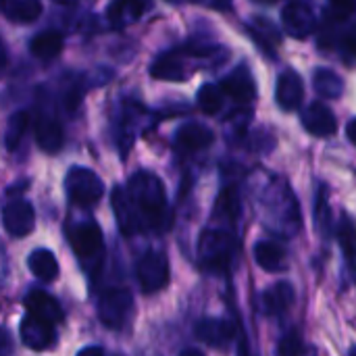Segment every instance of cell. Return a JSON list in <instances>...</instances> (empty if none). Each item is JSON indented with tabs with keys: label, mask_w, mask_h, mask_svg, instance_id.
<instances>
[{
	"label": "cell",
	"mask_w": 356,
	"mask_h": 356,
	"mask_svg": "<svg viewBox=\"0 0 356 356\" xmlns=\"http://www.w3.org/2000/svg\"><path fill=\"white\" fill-rule=\"evenodd\" d=\"M338 242L342 246V254L346 259L350 275L356 282V223L348 215H342L338 223Z\"/></svg>",
	"instance_id": "7402d4cb"
},
{
	"label": "cell",
	"mask_w": 356,
	"mask_h": 356,
	"mask_svg": "<svg viewBox=\"0 0 356 356\" xmlns=\"http://www.w3.org/2000/svg\"><path fill=\"white\" fill-rule=\"evenodd\" d=\"M111 202L117 223L125 236L165 229L169 223L165 186L159 175L150 171H138L129 177L127 188H115Z\"/></svg>",
	"instance_id": "6da1fadb"
},
{
	"label": "cell",
	"mask_w": 356,
	"mask_h": 356,
	"mask_svg": "<svg viewBox=\"0 0 356 356\" xmlns=\"http://www.w3.org/2000/svg\"><path fill=\"white\" fill-rule=\"evenodd\" d=\"M294 300H296V292L288 282H280L263 294V305L269 315L286 313L294 305Z\"/></svg>",
	"instance_id": "ffe728a7"
},
{
	"label": "cell",
	"mask_w": 356,
	"mask_h": 356,
	"mask_svg": "<svg viewBox=\"0 0 356 356\" xmlns=\"http://www.w3.org/2000/svg\"><path fill=\"white\" fill-rule=\"evenodd\" d=\"M215 209L223 219H234L236 213H238V196H236V192L234 190H223Z\"/></svg>",
	"instance_id": "4dcf8cb0"
},
{
	"label": "cell",
	"mask_w": 356,
	"mask_h": 356,
	"mask_svg": "<svg viewBox=\"0 0 356 356\" xmlns=\"http://www.w3.org/2000/svg\"><path fill=\"white\" fill-rule=\"evenodd\" d=\"M23 307H25L27 315H31L40 321H46L50 325H58L65 319V313H63V307L58 305V300L42 290L29 292L23 300Z\"/></svg>",
	"instance_id": "7c38bea8"
},
{
	"label": "cell",
	"mask_w": 356,
	"mask_h": 356,
	"mask_svg": "<svg viewBox=\"0 0 356 356\" xmlns=\"http://www.w3.org/2000/svg\"><path fill=\"white\" fill-rule=\"evenodd\" d=\"M19 338L23 342V346L35 350V353H42V350H48L50 346L56 344V332H54V325L46 323V321H40L31 315H25L19 323Z\"/></svg>",
	"instance_id": "ba28073f"
},
{
	"label": "cell",
	"mask_w": 356,
	"mask_h": 356,
	"mask_svg": "<svg viewBox=\"0 0 356 356\" xmlns=\"http://www.w3.org/2000/svg\"><path fill=\"white\" fill-rule=\"evenodd\" d=\"M194 334L209 346H225L234 338V325L225 319H200Z\"/></svg>",
	"instance_id": "e0dca14e"
},
{
	"label": "cell",
	"mask_w": 356,
	"mask_h": 356,
	"mask_svg": "<svg viewBox=\"0 0 356 356\" xmlns=\"http://www.w3.org/2000/svg\"><path fill=\"white\" fill-rule=\"evenodd\" d=\"M248 29H250L252 38L265 48V52H273V48L282 42V35H280L277 27L269 19H265L263 15H254Z\"/></svg>",
	"instance_id": "d4e9b609"
},
{
	"label": "cell",
	"mask_w": 356,
	"mask_h": 356,
	"mask_svg": "<svg viewBox=\"0 0 356 356\" xmlns=\"http://www.w3.org/2000/svg\"><path fill=\"white\" fill-rule=\"evenodd\" d=\"M29 125V115L27 111H17L8 117L6 127H4V148L6 150H17V146L21 144L25 131Z\"/></svg>",
	"instance_id": "4316f807"
},
{
	"label": "cell",
	"mask_w": 356,
	"mask_h": 356,
	"mask_svg": "<svg viewBox=\"0 0 356 356\" xmlns=\"http://www.w3.org/2000/svg\"><path fill=\"white\" fill-rule=\"evenodd\" d=\"M346 136H348V140L356 146V119H353V121L346 125Z\"/></svg>",
	"instance_id": "e575fe53"
},
{
	"label": "cell",
	"mask_w": 356,
	"mask_h": 356,
	"mask_svg": "<svg viewBox=\"0 0 356 356\" xmlns=\"http://www.w3.org/2000/svg\"><path fill=\"white\" fill-rule=\"evenodd\" d=\"M196 102L204 115H217L223 106V90L215 83H204L196 94Z\"/></svg>",
	"instance_id": "83f0119b"
},
{
	"label": "cell",
	"mask_w": 356,
	"mask_h": 356,
	"mask_svg": "<svg viewBox=\"0 0 356 356\" xmlns=\"http://www.w3.org/2000/svg\"><path fill=\"white\" fill-rule=\"evenodd\" d=\"M302 125L311 136H317V138H330L338 129L336 115L332 113V108L327 104H323L319 100L311 102L302 111Z\"/></svg>",
	"instance_id": "8fae6325"
},
{
	"label": "cell",
	"mask_w": 356,
	"mask_h": 356,
	"mask_svg": "<svg viewBox=\"0 0 356 356\" xmlns=\"http://www.w3.org/2000/svg\"><path fill=\"white\" fill-rule=\"evenodd\" d=\"M134 311V296L127 288H111L100 294L98 319L108 330H121Z\"/></svg>",
	"instance_id": "3957f363"
},
{
	"label": "cell",
	"mask_w": 356,
	"mask_h": 356,
	"mask_svg": "<svg viewBox=\"0 0 356 356\" xmlns=\"http://www.w3.org/2000/svg\"><path fill=\"white\" fill-rule=\"evenodd\" d=\"M77 356H104L102 353V348H98V346H88V348H81Z\"/></svg>",
	"instance_id": "836d02e7"
},
{
	"label": "cell",
	"mask_w": 356,
	"mask_h": 356,
	"mask_svg": "<svg viewBox=\"0 0 356 356\" xmlns=\"http://www.w3.org/2000/svg\"><path fill=\"white\" fill-rule=\"evenodd\" d=\"M67 238L75 257L86 265L98 263L102 259V232L94 221H83L69 227Z\"/></svg>",
	"instance_id": "277c9868"
},
{
	"label": "cell",
	"mask_w": 356,
	"mask_h": 356,
	"mask_svg": "<svg viewBox=\"0 0 356 356\" xmlns=\"http://www.w3.org/2000/svg\"><path fill=\"white\" fill-rule=\"evenodd\" d=\"M35 142L44 152H58L65 144V129L60 121L52 115H38L35 125H33Z\"/></svg>",
	"instance_id": "5bb4252c"
},
{
	"label": "cell",
	"mask_w": 356,
	"mask_h": 356,
	"mask_svg": "<svg viewBox=\"0 0 356 356\" xmlns=\"http://www.w3.org/2000/svg\"><path fill=\"white\" fill-rule=\"evenodd\" d=\"M136 277L144 294H154L169 284V259L159 250H148L136 265Z\"/></svg>",
	"instance_id": "5b68a950"
},
{
	"label": "cell",
	"mask_w": 356,
	"mask_h": 356,
	"mask_svg": "<svg viewBox=\"0 0 356 356\" xmlns=\"http://www.w3.org/2000/svg\"><path fill=\"white\" fill-rule=\"evenodd\" d=\"M65 190L73 204L77 207H92L104 194L102 179L86 167H71L65 175Z\"/></svg>",
	"instance_id": "7a4b0ae2"
},
{
	"label": "cell",
	"mask_w": 356,
	"mask_h": 356,
	"mask_svg": "<svg viewBox=\"0 0 356 356\" xmlns=\"http://www.w3.org/2000/svg\"><path fill=\"white\" fill-rule=\"evenodd\" d=\"M305 98V83L302 77L294 69H286L277 77L275 86V100L284 111H296Z\"/></svg>",
	"instance_id": "4fadbf2b"
},
{
	"label": "cell",
	"mask_w": 356,
	"mask_h": 356,
	"mask_svg": "<svg viewBox=\"0 0 356 356\" xmlns=\"http://www.w3.org/2000/svg\"><path fill=\"white\" fill-rule=\"evenodd\" d=\"M27 267L29 271L40 280V282H54L58 277V261L56 257L46 250V248H38L27 257Z\"/></svg>",
	"instance_id": "d6986e66"
},
{
	"label": "cell",
	"mask_w": 356,
	"mask_h": 356,
	"mask_svg": "<svg viewBox=\"0 0 356 356\" xmlns=\"http://www.w3.org/2000/svg\"><path fill=\"white\" fill-rule=\"evenodd\" d=\"M144 8H146L144 2H113V4H108L106 15L115 27H125V25L138 21L140 15L144 13Z\"/></svg>",
	"instance_id": "484cf974"
},
{
	"label": "cell",
	"mask_w": 356,
	"mask_h": 356,
	"mask_svg": "<svg viewBox=\"0 0 356 356\" xmlns=\"http://www.w3.org/2000/svg\"><path fill=\"white\" fill-rule=\"evenodd\" d=\"M63 46H65V38L56 29H44L38 35H33V40L29 42L31 54L40 60H50V58L58 56Z\"/></svg>",
	"instance_id": "ac0fdd59"
},
{
	"label": "cell",
	"mask_w": 356,
	"mask_h": 356,
	"mask_svg": "<svg viewBox=\"0 0 356 356\" xmlns=\"http://www.w3.org/2000/svg\"><path fill=\"white\" fill-rule=\"evenodd\" d=\"M219 88H221L227 96H232V98H236V100H240V102H248V100H252V98L257 96L254 79H252V75L248 73V69H246L244 65L238 67L236 71H232L229 75H225V77L219 81Z\"/></svg>",
	"instance_id": "2e32d148"
},
{
	"label": "cell",
	"mask_w": 356,
	"mask_h": 356,
	"mask_svg": "<svg viewBox=\"0 0 356 356\" xmlns=\"http://www.w3.org/2000/svg\"><path fill=\"white\" fill-rule=\"evenodd\" d=\"M6 19L15 23H31L42 15V2L38 0H6L2 4Z\"/></svg>",
	"instance_id": "cb8c5ba5"
},
{
	"label": "cell",
	"mask_w": 356,
	"mask_h": 356,
	"mask_svg": "<svg viewBox=\"0 0 356 356\" xmlns=\"http://www.w3.org/2000/svg\"><path fill=\"white\" fill-rule=\"evenodd\" d=\"M179 356H204L200 350H196V348H186V350H181Z\"/></svg>",
	"instance_id": "d590c367"
},
{
	"label": "cell",
	"mask_w": 356,
	"mask_h": 356,
	"mask_svg": "<svg viewBox=\"0 0 356 356\" xmlns=\"http://www.w3.org/2000/svg\"><path fill=\"white\" fill-rule=\"evenodd\" d=\"M2 223L13 238H25L35 227V211L27 200H8L2 209Z\"/></svg>",
	"instance_id": "52a82bcc"
},
{
	"label": "cell",
	"mask_w": 356,
	"mask_h": 356,
	"mask_svg": "<svg viewBox=\"0 0 356 356\" xmlns=\"http://www.w3.org/2000/svg\"><path fill=\"white\" fill-rule=\"evenodd\" d=\"M188 56L181 54L179 48L163 52L154 58L150 65V75L156 79H167V81H181L192 75V69H188Z\"/></svg>",
	"instance_id": "30bf717a"
},
{
	"label": "cell",
	"mask_w": 356,
	"mask_h": 356,
	"mask_svg": "<svg viewBox=\"0 0 356 356\" xmlns=\"http://www.w3.org/2000/svg\"><path fill=\"white\" fill-rule=\"evenodd\" d=\"M315 219L319 223L321 229H327L330 225V217H327V200H325V188H321V194L317 198V204H315Z\"/></svg>",
	"instance_id": "1f68e13d"
},
{
	"label": "cell",
	"mask_w": 356,
	"mask_h": 356,
	"mask_svg": "<svg viewBox=\"0 0 356 356\" xmlns=\"http://www.w3.org/2000/svg\"><path fill=\"white\" fill-rule=\"evenodd\" d=\"M234 240L227 232L207 229L198 242V257L202 267L207 269H223L232 261Z\"/></svg>",
	"instance_id": "8992f818"
},
{
	"label": "cell",
	"mask_w": 356,
	"mask_h": 356,
	"mask_svg": "<svg viewBox=\"0 0 356 356\" xmlns=\"http://www.w3.org/2000/svg\"><path fill=\"white\" fill-rule=\"evenodd\" d=\"M215 134L211 127L202 125V123H186L177 129L175 134V148L179 152H198L204 150L213 144Z\"/></svg>",
	"instance_id": "9a60e30c"
},
{
	"label": "cell",
	"mask_w": 356,
	"mask_h": 356,
	"mask_svg": "<svg viewBox=\"0 0 356 356\" xmlns=\"http://www.w3.org/2000/svg\"><path fill=\"white\" fill-rule=\"evenodd\" d=\"M302 353H305V342H302L300 332H296V330L288 332L277 344L280 356H302Z\"/></svg>",
	"instance_id": "f1b7e54d"
},
{
	"label": "cell",
	"mask_w": 356,
	"mask_h": 356,
	"mask_svg": "<svg viewBox=\"0 0 356 356\" xmlns=\"http://www.w3.org/2000/svg\"><path fill=\"white\" fill-rule=\"evenodd\" d=\"M350 356H356V348H355V350H353V353H350Z\"/></svg>",
	"instance_id": "74e56055"
},
{
	"label": "cell",
	"mask_w": 356,
	"mask_h": 356,
	"mask_svg": "<svg viewBox=\"0 0 356 356\" xmlns=\"http://www.w3.org/2000/svg\"><path fill=\"white\" fill-rule=\"evenodd\" d=\"M254 261L259 263L261 269L275 273L282 271L286 265V250L277 242H257L254 244Z\"/></svg>",
	"instance_id": "44dd1931"
},
{
	"label": "cell",
	"mask_w": 356,
	"mask_h": 356,
	"mask_svg": "<svg viewBox=\"0 0 356 356\" xmlns=\"http://www.w3.org/2000/svg\"><path fill=\"white\" fill-rule=\"evenodd\" d=\"M317 17L313 8L305 2H288L282 8V25L284 31L292 38H307L313 33Z\"/></svg>",
	"instance_id": "9c48e42d"
},
{
	"label": "cell",
	"mask_w": 356,
	"mask_h": 356,
	"mask_svg": "<svg viewBox=\"0 0 356 356\" xmlns=\"http://www.w3.org/2000/svg\"><path fill=\"white\" fill-rule=\"evenodd\" d=\"M313 86L321 98L334 100L344 94V79L334 69H327V67H319L313 73Z\"/></svg>",
	"instance_id": "603a6c76"
},
{
	"label": "cell",
	"mask_w": 356,
	"mask_h": 356,
	"mask_svg": "<svg viewBox=\"0 0 356 356\" xmlns=\"http://www.w3.org/2000/svg\"><path fill=\"white\" fill-rule=\"evenodd\" d=\"M2 338H4V346H2V355L6 356V355H8V332H4V334H2Z\"/></svg>",
	"instance_id": "8d00e7d4"
},
{
	"label": "cell",
	"mask_w": 356,
	"mask_h": 356,
	"mask_svg": "<svg viewBox=\"0 0 356 356\" xmlns=\"http://www.w3.org/2000/svg\"><path fill=\"white\" fill-rule=\"evenodd\" d=\"M355 10V2H332V4H327L325 10H323V21H325L327 25L340 23V21H346Z\"/></svg>",
	"instance_id": "f546056e"
},
{
	"label": "cell",
	"mask_w": 356,
	"mask_h": 356,
	"mask_svg": "<svg viewBox=\"0 0 356 356\" xmlns=\"http://www.w3.org/2000/svg\"><path fill=\"white\" fill-rule=\"evenodd\" d=\"M340 46H342L346 52H350L353 56H356V29L346 31V33L340 38Z\"/></svg>",
	"instance_id": "d6a6232c"
}]
</instances>
